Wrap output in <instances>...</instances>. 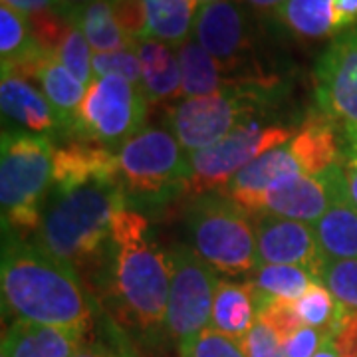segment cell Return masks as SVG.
I'll list each match as a JSON object with an SVG mask.
<instances>
[{
    "instance_id": "cell-41",
    "label": "cell",
    "mask_w": 357,
    "mask_h": 357,
    "mask_svg": "<svg viewBox=\"0 0 357 357\" xmlns=\"http://www.w3.org/2000/svg\"><path fill=\"white\" fill-rule=\"evenodd\" d=\"M74 357H117V356H115L114 351H109L105 345L91 344V345H84V347H82Z\"/></svg>"
},
{
    "instance_id": "cell-29",
    "label": "cell",
    "mask_w": 357,
    "mask_h": 357,
    "mask_svg": "<svg viewBox=\"0 0 357 357\" xmlns=\"http://www.w3.org/2000/svg\"><path fill=\"white\" fill-rule=\"evenodd\" d=\"M337 300L333 298V294L324 286V282H314L302 298L296 300V312L300 319L304 321V326L310 328H318L324 332L330 333L335 314H337Z\"/></svg>"
},
{
    "instance_id": "cell-42",
    "label": "cell",
    "mask_w": 357,
    "mask_h": 357,
    "mask_svg": "<svg viewBox=\"0 0 357 357\" xmlns=\"http://www.w3.org/2000/svg\"><path fill=\"white\" fill-rule=\"evenodd\" d=\"M58 2H60L62 13L70 14L72 10L82 8V6H86V4H91V2H96V0H58Z\"/></svg>"
},
{
    "instance_id": "cell-37",
    "label": "cell",
    "mask_w": 357,
    "mask_h": 357,
    "mask_svg": "<svg viewBox=\"0 0 357 357\" xmlns=\"http://www.w3.org/2000/svg\"><path fill=\"white\" fill-rule=\"evenodd\" d=\"M326 344H328V332L304 326L282 345L286 357H314Z\"/></svg>"
},
{
    "instance_id": "cell-23",
    "label": "cell",
    "mask_w": 357,
    "mask_h": 357,
    "mask_svg": "<svg viewBox=\"0 0 357 357\" xmlns=\"http://www.w3.org/2000/svg\"><path fill=\"white\" fill-rule=\"evenodd\" d=\"M321 255L332 260H357V208L345 195L314 222Z\"/></svg>"
},
{
    "instance_id": "cell-17",
    "label": "cell",
    "mask_w": 357,
    "mask_h": 357,
    "mask_svg": "<svg viewBox=\"0 0 357 357\" xmlns=\"http://www.w3.org/2000/svg\"><path fill=\"white\" fill-rule=\"evenodd\" d=\"M0 107L4 121L8 119L18 131L54 137L66 133V126L48 98L30 79L2 72L0 79Z\"/></svg>"
},
{
    "instance_id": "cell-33",
    "label": "cell",
    "mask_w": 357,
    "mask_h": 357,
    "mask_svg": "<svg viewBox=\"0 0 357 357\" xmlns=\"http://www.w3.org/2000/svg\"><path fill=\"white\" fill-rule=\"evenodd\" d=\"M93 76H119L141 88V64L135 46L107 54H93Z\"/></svg>"
},
{
    "instance_id": "cell-5",
    "label": "cell",
    "mask_w": 357,
    "mask_h": 357,
    "mask_svg": "<svg viewBox=\"0 0 357 357\" xmlns=\"http://www.w3.org/2000/svg\"><path fill=\"white\" fill-rule=\"evenodd\" d=\"M52 137L4 129L0 141V213L2 227L24 236L36 232L42 204L54 177Z\"/></svg>"
},
{
    "instance_id": "cell-36",
    "label": "cell",
    "mask_w": 357,
    "mask_h": 357,
    "mask_svg": "<svg viewBox=\"0 0 357 357\" xmlns=\"http://www.w3.org/2000/svg\"><path fill=\"white\" fill-rule=\"evenodd\" d=\"M246 357H286L284 345L278 340V335L266 328L262 321H256L252 330L246 333V337L241 340Z\"/></svg>"
},
{
    "instance_id": "cell-27",
    "label": "cell",
    "mask_w": 357,
    "mask_h": 357,
    "mask_svg": "<svg viewBox=\"0 0 357 357\" xmlns=\"http://www.w3.org/2000/svg\"><path fill=\"white\" fill-rule=\"evenodd\" d=\"M38 42L32 36L28 18L13 10L10 6H0V58L2 72L14 70L40 50Z\"/></svg>"
},
{
    "instance_id": "cell-24",
    "label": "cell",
    "mask_w": 357,
    "mask_h": 357,
    "mask_svg": "<svg viewBox=\"0 0 357 357\" xmlns=\"http://www.w3.org/2000/svg\"><path fill=\"white\" fill-rule=\"evenodd\" d=\"M147 10V38L159 40L171 48L183 46L192 36L199 13L197 0H143Z\"/></svg>"
},
{
    "instance_id": "cell-46",
    "label": "cell",
    "mask_w": 357,
    "mask_h": 357,
    "mask_svg": "<svg viewBox=\"0 0 357 357\" xmlns=\"http://www.w3.org/2000/svg\"><path fill=\"white\" fill-rule=\"evenodd\" d=\"M2 357H6V356H2Z\"/></svg>"
},
{
    "instance_id": "cell-6",
    "label": "cell",
    "mask_w": 357,
    "mask_h": 357,
    "mask_svg": "<svg viewBox=\"0 0 357 357\" xmlns=\"http://www.w3.org/2000/svg\"><path fill=\"white\" fill-rule=\"evenodd\" d=\"M337 133L340 129L318 109L307 115L304 126L294 133L288 143L260 155L218 192L241 204L260 195L280 178L319 175L344 159V147Z\"/></svg>"
},
{
    "instance_id": "cell-30",
    "label": "cell",
    "mask_w": 357,
    "mask_h": 357,
    "mask_svg": "<svg viewBox=\"0 0 357 357\" xmlns=\"http://www.w3.org/2000/svg\"><path fill=\"white\" fill-rule=\"evenodd\" d=\"M60 64L66 66L74 76L89 86L93 82V50L89 46L86 36L82 34V30L72 22V28L68 30L64 42L60 44V48L54 54Z\"/></svg>"
},
{
    "instance_id": "cell-12",
    "label": "cell",
    "mask_w": 357,
    "mask_h": 357,
    "mask_svg": "<svg viewBox=\"0 0 357 357\" xmlns=\"http://www.w3.org/2000/svg\"><path fill=\"white\" fill-rule=\"evenodd\" d=\"M294 129L286 126L248 123L232 131L229 137L211 147L189 153L191 157V185L189 195L199 197L204 192L225 189L244 167L260 155L268 153L294 137Z\"/></svg>"
},
{
    "instance_id": "cell-31",
    "label": "cell",
    "mask_w": 357,
    "mask_h": 357,
    "mask_svg": "<svg viewBox=\"0 0 357 357\" xmlns=\"http://www.w3.org/2000/svg\"><path fill=\"white\" fill-rule=\"evenodd\" d=\"M319 280L333 294L337 304L357 310V260L326 258Z\"/></svg>"
},
{
    "instance_id": "cell-32",
    "label": "cell",
    "mask_w": 357,
    "mask_h": 357,
    "mask_svg": "<svg viewBox=\"0 0 357 357\" xmlns=\"http://www.w3.org/2000/svg\"><path fill=\"white\" fill-rule=\"evenodd\" d=\"M178 357H246L241 340L217 332L215 328H206L178 345Z\"/></svg>"
},
{
    "instance_id": "cell-43",
    "label": "cell",
    "mask_w": 357,
    "mask_h": 357,
    "mask_svg": "<svg viewBox=\"0 0 357 357\" xmlns=\"http://www.w3.org/2000/svg\"><path fill=\"white\" fill-rule=\"evenodd\" d=\"M344 139H345L344 153L345 155H356L357 157V133L349 135V137H344Z\"/></svg>"
},
{
    "instance_id": "cell-21",
    "label": "cell",
    "mask_w": 357,
    "mask_h": 357,
    "mask_svg": "<svg viewBox=\"0 0 357 357\" xmlns=\"http://www.w3.org/2000/svg\"><path fill=\"white\" fill-rule=\"evenodd\" d=\"M177 50L181 79H183V100L217 96L229 89L244 88L232 82L217 60L204 50L197 40L189 38Z\"/></svg>"
},
{
    "instance_id": "cell-14",
    "label": "cell",
    "mask_w": 357,
    "mask_h": 357,
    "mask_svg": "<svg viewBox=\"0 0 357 357\" xmlns=\"http://www.w3.org/2000/svg\"><path fill=\"white\" fill-rule=\"evenodd\" d=\"M318 109L344 137L357 133V28H351L321 52L314 66Z\"/></svg>"
},
{
    "instance_id": "cell-45",
    "label": "cell",
    "mask_w": 357,
    "mask_h": 357,
    "mask_svg": "<svg viewBox=\"0 0 357 357\" xmlns=\"http://www.w3.org/2000/svg\"><path fill=\"white\" fill-rule=\"evenodd\" d=\"M199 2V6H203V4H211V2H218V0H197Z\"/></svg>"
},
{
    "instance_id": "cell-40",
    "label": "cell",
    "mask_w": 357,
    "mask_h": 357,
    "mask_svg": "<svg viewBox=\"0 0 357 357\" xmlns=\"http://www.w3.org/2000/svg\"><path fill=\"white\" fill-rule=\"evenodd\" d=\"M244 4H248L250 8L260 10V13H276L282 4H286L288 0H243Z\"/></svg>"
},
{
    "instance_id": "cell-3",
    "label": "cell",
    "mask_w": 357,
    "mask_h": 357,
    "mask_svg": "<svg viewBox=\"0 0 357 357\" xmlns=\"http://www.w3.org/2000/svg\"><path fill=\"white\" fill-rule=\"evenodd\" d=\"M105 255L107 288L121 316L145 332L165 326L171 270L141 211L123 204L115 213Z\"/></svg>"
},
{
    "instance_id": "cell-22",
    "label": "cell",
    "mask_w": 357,
    "mask_h": 357,
    "mask_svg": "<svg viewBox=\"0 0 357 357\" xmlns=\"http://www.w3.org/2000/svg\"><path fill=\"white\" fill-rule=\"evenodd\" d=\"M256 324V302L250 284L218 280L211 328L234 340H244Z\"/></svg>"
},
{
    "instance_id": "cell-16",
    "label": "cell",
    "mask_w": 357,
    "mask_h": 357,
    "mask_svg": "<svg viewBox=\"0 0 357 357\" xmlns=\"http://www.w3.org/2000/svg\"><path fill=\"white\" fill-rule=\"evenodd\" d=\"M272 18L294 38L333 40L357 28V0H288Z\"/></svg>"
},
{
    "instance_id": "cell-1",
    "label": "cell",
    "mask_w": 357,
    "mask_h": 357,
    "mask_svg": "<svg viewBox=\"0 0 357 357\" xmlns=\"http://www.w3.org/2000/svg\"><path fill=\"white\" fill-rule=\"evenodd\" d=\"M123 204L128 203L115 153L88 143L60 147L42 204L36 244L74 270L88 266L107 252L114 217Z\"/></svg>"
},
{
    "instance_id": "cell-39",
    "label": "cell",
    "mask_w": 357,
    "mask_h": 357,
    "mask_svg": "<svg viewBox=\"0 0 357 357\" xmlns=\"http://www.w3.org/2000/svg\"><path fill=\"white\" fill-rule=\"evenodd\" d=\"M342 173H344V187L347 199L357 208V157L345 155L342 159Z\"/></svg>"
},
{
    "instance_id": "cell-34",
    "label": "cell",
    "mask_w": 357,
    "mask_h": 357,
    "mask_svg": "<svg viewBox=\"0 0 357 357\" xmlns=\"http://www.w3.org/2000/svg\"><path fill=\"white\" fill-rule=\"evenodd\" d=\"M117 26L131 44L147 38V10L143 0H109Z\"/></svg>"
},
{
    "instance_id": "cell-26",
    "label": "cell",
    "mask_w": 357,
    "mask_h": 357,
    "mask_svg": "<svg viewBox=\"0 0 357 357\" xmlns=\"http://www.w3.org/2000/svg\"><path fill=\"white\" fill-rule=\"evenodd\" d=\"M314 282H318V278L302 266L258 264V268L250 274L248 284L252 286L255 294L296 302Z\"/></svg>"
},
{
    "instance_id": "cell-11",
    "label": "cell",
    "mask_w": 357,
    "mask_h": 357,
    "mask_svg": "<svg viewBox=\"0 0 357 357\" xmlns=\"http://www.w3.org/2000/svg\"><path fill=\"white\" fill-rule=\"evenodd\" d=\"M167 260L171 270V288L165 328L181 345L211 328L218 278L217 272L189 244H175L169 248Z\"/></svg>"
},
{
    "instance_id": "cell-35",
    "label": "cell",
    "mask_w": 357,
    "mask_h": 357,
    "mask_svg": "<svg viewBox=\"0 0 357 357\" xmlns=\"http://www.w3.org/2000/svg\"><path fill=\"white\" fill-rule=\"evenodd\" d=\"M328 342L332 344L337 357H357V310L337 306Z\"/></svg>"
},
{
    "instance_id": "cell-44",
    "label": "cell",
    "mask_w": 357,
    "mask_h": 357,
    "mask_svg": "<svg viewBox=\"0 0 357 357\" xmlns=\"http://www.w3.org/2000/svg\"><path fill=\"white\" fill-rule=\"evenodd\" d=\"M314 357H337V354L333 351L332 344L328 342V344L324 345V347H321V349H319L318 354H316V356H314Z\"/></svg>"
},
{
    "instance_id": "cell-10",
    "label": "cell",
    "mask_w": 357,
    "mask_h": 357,
    "mask_svg": "<svg viewBox=\"0 0 357 357\" xmlns=\"http://www.w3.org/2000/svg\"><path fill=\"white\" fill-rule=\"evenodd\" d=\"M192 38L208 52L225 74L241 86H278L276 77H260L248 68L255 54V26L236 0H218L199 6Z\"/></svg>"
},
{
    "instance_id": "cell-25",
    "label": "cell",
    "mask_w": 357,
    "mask_h": 357,
    "mask_svg": "<svg viewBox=\"0 0 357 357\" xmlns=\"http://www.w3.org/2000/svg\"><path fill=\"white\" fill-rule=\"evenodd\" d=\"M68 16L82 30L93 54H107L135 46L126 38V34L115 22L109 0H96L91 4L72 10Z\"/></svg>"
},
{
    "instance_id": "cell-19",
    "label": "cell",
    "mask_w": 357,
    "mask_h": 357,
    "mask_svg": "<svg viewBox=\"0 0 357 357\" xmlns=\"http://www.w3.org/2000/svg\"><path fill=\"white\" fill-rule=\"evenodd\" d=\"M86 345V330L14 319L2 335L6 357H74Z\"/></svg>"
},
{
    "instance_id": "cell-15",
    "label": "cell",
    "mask_w": 357,
    "mask_h": 357,
    "mask_svg": "<svg viewBox=\"0 0 357 357\" xmlns=\"http://www.w3.org/2000/svg\"><path fill=\"white\" fill-rule=\"evenodd\" d=\"M260 264H290L310 270L319 280L326 262L314 225L292 218L260 215L255 218Z\"/></svg>"
},
{
    "instance_id": "cell-9",
    "label": "cell",
    "mask_w": 357,
    "mask_h": 357,
    "mask_svg": "<svg viewBox=\"0 0 357 357\" xmlns=\"http://www.w3.org/2000/svg\"><path fill=\"white\" fill-rule=\"evenodd\" d=\"M147 103L143 89L123 77H93L77 109L72 133L105 149L123 145L143 129Z\"/></svg>"
},
{
    "instance_id": "cell-13",
    "label": "cell",
    "mask_w": 357,
    "mask_h": 357,
    "mask_svg": "<svg viewBox=\"0 0 357 357\" xmlns=\"http://www.w3.org/2000/svg\"><path fill=\"white\" fill-rule=\"evenodd\" d=\"M342 163L319 175H292L272 183L268 189L238 206L248 215H272L302 222H318L335 201L344 199Z\"/></svg>"
},
{
    "instance_id": "cell-4",
    "label": "cell",
    "mask_w": 357,
    "mask_h": 357,
    "mask_svg": "<svg viewBox=\"0 0 357 357\" xmlns=\"http://www.w3.org/2000/svg\"><path fill=\"white\" fill-rule=\"evenodd\" d=\"M115 159L126 203L135 211L163 206L189 192L191 157L169 129L143 128Z\"/></svg>"
},
{
    "instance_id": "cell-7",
    "label": "cell",
    "mask_w": 357,
    "mask_h": 357,
    "mask_svg": "<svg viewBox=\"0 0 357 357\" xmlns=\"http://www.w3.org/2000/svg\"><path fill=\"white\" fill-rule=\"evenodd\" d=\"M185 227L192 250L218 274L250 276L260 264L255 222L222 192L195 197L185 211Z\"/></svg>"
},
{
    "instance_id": "cell-18",
    "label": "cell",
    "mask_w": 357,
    "mask_h": 357,
    "mask_svg": "<svg viewBox=\"0 0 357 357\" xmlns=\"http://www.w3.org/2000/svg\"><path fill=\"white\" fill-rule=\"evenodd\" d=\"M10 74L22 76L26 79H36L42 93L48 98L52 107L58 112L66 126V133H72L77 109L86 98L88 86L82 84L52 52L40 48L32 58L8 70Z\"/></svg>"
},
{
    "instance_id": "cell-2",
    "label": "cell",
    "mask_w": 357,
    "mask_h": 357,
    "mask_svg": "<svg viewBox=\"0 0 357 357\" xmlns=\"http://www.w3.org/2000/svg\"><path fill=\"white\" fill-rule=\"evenodd\" d=\"M2 307L16 319L88 332L91 304L70 264L20 234H4L0 260Z\"/></svg>"
},
{
    "instance_id": "cell-20",
    "label": "cell",
    "mask_w": 357,
    "mask_h": 357,
    "mask_svg": "<svg viewBox=\"0 0 357 357\" xmlns=\"http://www.w3.org/2000/svg\"><path fill=\"white\" fill-rule=\"evenodd\" d=\"M141 64V89L149 103L177 102L183 98V79L177 50L159 40L145 38L135 44Z\"/></svg>"
},
{
    "instance_id": "cell-28",
    "label": "cell",
    "mask_w": 357,
    "mask_h": 357,
    "mask_svg": "<svg viewBox=\"0 0 357 357\" xmlns=\"http://www.w3.org/2000/svg\"><path fill=\"white\" fill-rule=\"evenodd\" d=\"M255 292V290H252ZM256 302V321H262L266 328L278 335L282 344L290 340L300 328H304V321L296 312V302L280 300V298H268L255 294Z\"/></svg>"
},
{
    "instance_id": "cell-8",
    "label": "cell",
    "mask_w": 357,
    "mask_h": 357,
    "mask_svg": "<svg viewBox=\"0 0 357 357\" xmlns=\"http://www.w3.org/2000/svg\"><path fill=\"white\" fill-rule=\"evenodd\" d=\"M280 98L278 86H244L217 96L178 100L167 109L169 131L189 151L211 147L232 131L256 123Z\"/></svg>"
},
{
    "instance_id": "cell-38",
    "label": "cell",
    "mask_w": 357,
    "mask_h": 357,
    "mask_svg": "<svg viewBox=\"0 0 357 357\" xmlns=\"http://www.w3.org/2000/svg\"><path fill=\"white\" fill-rule=\"evenodd\" d=\"M2 4L10 6L13 10L20 13L26 18L46 13V10H62L58 0H2Z\"/></svg>"
}]
</instances>
